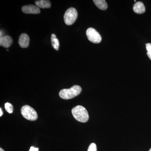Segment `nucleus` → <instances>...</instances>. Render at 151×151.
I'll list each match as a JSON object with an SVG mask.
<instances>
[{"label":"nucleus","mask_w":151,"mask_h":151,"mask_svg":"<svg viewBox=\"0 0 151 151\" xmlns=\"http://www.w3.org/2000/svg\"><path fill=\"white\" fill-rule=\"evenodd\" d=\"M72 115L78 122L81 123H85L89 119V114L86 108L81 105L76 106L72 109Z\"/></svg>","instance_id":"1"},{"label":"nucleus","mask_w":151,"mask_h":151,"mask_svg":"<svg viewBox=\"0 0 151 151\" xmlns=\"http://www.w3.org/2000/svg\"><path fill=\"white\" fill-rule=\"evenodd\" d=\"M82 89L78 85H74L69 89H65L60 90L59 92L60 97L64 100L72 99L78 96L81 93Z\"/></svg>","instance_id":"2"},{"label":"nucleus","mask_w":151,"mask_h":151,"mask_svg":"<svg viewBox=\"0 0 151 151\" xmlns=\"http://www.w3.org/2000/svg\"><path fill=\"white\" fill-rule=\"evenodd\" d=\"M21 113L25 119L29 121H34L37 119L36 111L29 105L23 106L21 109Z\"/></svg>","instance_id":"3"},{"label":"nucleus","mask_w":151,"mask_h":151,"mask_svg":"<svg viewBox=\"0 0 151 151\" xmlns=\"http://www.w3.org/2000/svg\"><path fill=\"white\" fill-rule=\"evenodd\" d=\"M78 17L77 10L74 8H70L65 12L64 15V20L65 24L71 25L76 21Z\"/></svg>","instance_id":"4"},{"label":"nucleus","mask_w":151,"mask_h":151,"mask_svg":"<svg viewBox=\"0 0 151 151\" xmlns=\"http://www.w3.org/2000/svg\"><path fill=\"white\" fill-rule=\"evenodd\" d=\"M86 35L88 40L94 43H99L102 40V37L100 34L93 28H89L86 31Z\"/></svg>","instance_id":"5"},{"label":"nucleus","mask_w":151,"mask_h":151,"mask_svg":"<svg viewBox=\"0 0 151 151\" xmlns=\"http://www.w3.org/2000/svg\"><path fill=\"white\" fill-rule=\"evenodd\" d=\"M22 10L24 13L27 14H38L40 12L39 8L33 5L23 6L22 7Z\"/></svg>","instance_id":"6"},{"label":"nucleus","mask_w":151,"mask_h":151,"mask_svg":"<svg viewBox=\"0 0 151 151\" xmlns=\"http://www.w3.org/2000/svg\"><path fill=\"white\" fill-rule=\"evenodd\" d=\"M29 37L27 34L23 33L20 36L19 44L22 48H26L29 45Z\"/></svg>","instance_id":"7"},{"label":"nucleus","mask_w":151,"mask_h":151,"mask_svg":"<svg viewBox=\"0 0 151 151\" xmlns=\"http://www.w3.org/2000/svg\"><path fill=\"white\" fill-rule=\"evenodd\" d=\"M12 39L9 35H5L0 38V45L6 48H8L12 43Z\"/></svg>","instance_id":"8"},{"label":"nucleus","mask_w":151,"mask_h":151,"mask_svg":"<svg viewBox=\"0 0 151 151\" xmlns=\"http://www.w3.org/2000/svg\"><path fill=\"white\" fill-rule=\"evenodd\" d=\"M133 10L136 13L142 14L145 12V8L142 2H137L135 3L133 6Z\"/></svg>","instance_id":"9"},{"label":"nucleus","mask_w":151,"mask_h":151,"mask_svg":"<svg viewBox=\"0 0 151 151\" xmlns=\"http://www.w3.org/2000/svg\"><path fill=\"white\" fill-rule=\"evenodd\" d=\"M36 6L38 8L42 9L49 8L51 6L50 1L47 0H40L35 1Z\"/></svg>","instance_id":"10"},{"label":"nucleus","mask_w":151,"mask_h":151,"mask_svg":"<svg viewBox=\"0 0 151 151\" xmlns=\"http://www.w3.org/2000/svg\"><path fill=\"white\" fill-rule=\"evenodd\" d=\"M93 2L98 8L105 10L108 8V4L105 0H94Z\"/></svg>","instance_id":"11"},{"label":"nucleus","mask_w":151,"mask_h":151,"mask_svg":"<svg viewBox=\"0 0 151 151\" xmlns=\"http://www.w3.org/2000/svg\"><path fill=\"white\" fill-rule=\"evenodd\" d=\"M52 45L53 48L56 50H58L59 47V41L58 39L57 38L56 36L54 34L51 35V38Z\"/></svg>","instance_id":"12"},{"label":"nucleus","mask_w":151,"mask_h":151,"mask_svg":"<svg viewBox=\"0 0 151 151\" xmlns=\"http://www.w3.org/2000/svg\"><path fill=\"white\" fill-rule=\"evenodd\" d=\"M5 108L6 111L9 113H12L13 111V107L12 105L10 103H7L5 104Z\"/></svg>","instance_id":"13"},{"label":"nucleus","mask_w":151,"mask_h":151,"mask_svg":"<svg viewBox=\"0 0 151 151\" xmlns=\"http://www.w3.org/2000/svg\"><path fill=\"white\" fill-rule=\"evenodd\" d=\"M146 49H147V55L150 59L151 60V43H147L146 44Z\"/></svg>","instance_id":"14"},{"label":"nucleus","mask_w":151,"mask_h":151,"mask_svg":"<svg viewBox=\"0 0 151 151\" xmlns=\"http://www.w3.org/2000/svg\"><path fill=\"white\" fill-rule=\"evenodd\" d=\"M88 151H97V146L96 144L94 143L90 144L88 148Z\"/></svg>","instance_id":"15"},{"label":"nucleus","mask_w":151,"mask_h":151,"mask_svg":"<svg viewBox=\"0 0 151 151\" xmlns=\"http://www.w3.org/2000/svg\"><path fill=\"white\" fill-rule=\"evenodd\" d=\"M39 149L38 148L34 147H31L29 151H38Z\"/></svg>","instance_id":"16"},{"label":"nucleus","mask_w":151,"mask_h":151,"mask_svg":"<svg viewBox=\"0 0 151 151\" xmlns=\"http://www.w3.org/2000/svg\"><path fill=\"white\" fill-rule=\"evenodd\" d=\"M3 114V112L2 111L1 108H0V116H2Z\"/></svg>","instance_id":"17"},{"label":"nucleus","mask_w":151,"mask_h":151,"mask_svg":"<svg viewBox=\"0 0 151 151\" xmlns=\"http://www.w3.org/2000/svg\"><path fill=\"white\" fill-rule=\"evenodd\" d=\"M0 33H1V35H1V37H3V32L1 30V32H0Z\"/></svg>","instance_id":"18"},{"label":"nucleus","mask_w":151,"mask_h":151,"mask_svg":"<svg viewBox=\"0 0 151 151\" xmlns=\"http://www.w3.org/2000/svg\"><path fill=\"white\" fill-rule=\"evenodd\" d=\"M0 151H4L3 150V149H2L1 148H0Z\"/></svg>","instance_id":"19"},{"label":"nucleus","mask_w":151,"mask_h":151,"mask_svg":"<svg viewBox=\"0 0 151 151\" xmlns=\"http://www.w3.org/2000/svg\"><path fill=\"white\" fill-rule=\"evenodd\" d=\"M149 151H151V148L150 149V150Z\"/></svg>","instance_id":"20"}]
</instances>
